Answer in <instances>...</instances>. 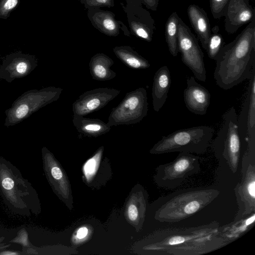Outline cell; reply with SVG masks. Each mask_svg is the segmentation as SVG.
Segmentation results:
<instances>
[{"instance_id":"277c9868","label":"cell","mask_w":255,"mask_h":255,"mask_svg":"<svg viewBox=\"0 0 255 255\" xmlns=\"http://www.w3.org/2000/svg\"><path fill=\"white\" fill-rule=\"evenodd\" d=\"M0 194L7 207L22 216L36 215L38 199L31 184L10 162L0 157Z\"/></svg>"},{"instance_id":"ac0fdd59","label":"cell","mask_w":255,"mask_h":255,"mask_svg":"<svg viewBox=\"0 0 255 255\" xmlns=\"http://www.w3.org/2000/svg\"><path fill=\"white\" fill-rule=\"evenodd\" d=\"M171 83L170 71L167 66H162L153 77L152 98L153 110L159 112L166 101Z\"/></svg>"},{"instance_id":"4fadbf2b","label":"cell","mask_w":255,"mask_h":255,"mask_svg":"<svg viewBox=\"0 0 255 255\" xmlns=\"http://www.w3.org/2000/svg\"><path fill=\"white\" fill-rule=\"evenodd\" d=\"M121 91L109 88H99L80 95L72 105L74 116H85L105 107Z\"/></svg>"},{"instance_id":"f1b7e54d","label":"cell","mask_w":255,"mask_h":255,"mask_svg":"<svg viewBox=\"0 0 255 255\" xmlns=\"http://www.w3.org/2000/svg\"><path fill=\"white\" fill-rule=\"evenodd\" d=\"M48 170L50 172L52 177L56 180H60L63 177L62 172L57 166L52 165L50 168L48 167Z\"/></svg>"},{"instance_id":"d6986e66","label":"cell","mask_w":255,"mask_h":255,"mask_svg":"<svg viewBox=\"0 0 255 255\" xmlns=\"http://www.w3.org/2000/svg\"><path fill=\"white\" fill-rule=\"evenodd\" d=\"M114 63L112 59L104 53H98L92 56L89 66L93 79L104 81L114 78L117 74L111 69Z\"/></svg>"},{"instance_id":"8992f818","label":"cell","mask_w":255,"mask_h":255,"mask_svg":"<svg viewBox=\"0 0 255 255\" xmlns=\"http://www.w3.org/2000/svg\"><path fill=\"white\" fill-rule=\"evenodd\" d=\"M238 117L234 107L224 113L222 125L212 143L216 158H223L226 161L233 173L238 171L241 154Z\"/></svg>"},{"instance_id":"8d00e7d4","label":"cell","mask_w":255,"mask_h":255,"mask_svg":"<svg viewBox=\"0 0 255 255\" xmlns=\"http://www.w3.org/2000/svg\"><path fill=\"white\" fill-rule=\"evenodd\" d=\"M4 239V237H0V243Z\"/></svg>"},{"instance_id":"9c48e42d","label":"cell","mask_w":255,"mask_h":255,"mask_svg":"<svg viewBox=\"0 0 255 255\" xmlns=\"http://www.w3.org/2000/svg\"><path fill=\"white\" fill-rule=\"evenodd\" d=\"M241 172V179L234 189L238 207L234 220L255 213V156L244 152Z\"/></svg>"},{"instance_id":"e0dca14e","label":"cell","mask_w":255,"mask_h":255,"mask_svg":"<svg viewBox=\"0 0 255 255\" xmlns=\"http://www.w3.org/2000/svg\"><path fill=\"white\" fill-rule=\"evenodd\" d=\"M187 14L202 46L206 50L211 35V26L206 12L198 5L191 4L188 6Z\"/></svg>"},{"instance_id":"7402d4cb","label":"cell","mask_w":255,"mask_h":255,"mask_svg":"<svg viewBox=\"0 0 255 255\" xmlns=\"http://www.w3.org/2000/svg\"><path fill=\"white\" fill-rule=\"evenodd\" d=\"M113 52L117 57L128 67L137 70L150 67L149 62L129 46H116Z\"/></svg>"},{"instance_id":"484cf974","label":"cell","mask_w":255,"mask_h":255,"mask_svg":"<svg viewBox=\"0 0 255 255\" xmlns=\"http://www.w3.org/2000/svg\"><path fill=\"white\" fill-rule=\"evenodd\" d=\"M19 2L20 0H0V18L7 19Z\"/></svg>"},{"instance_id":"5bb4252c","label":"cell","mask_w":255,"mask_h":255,"mask_svg":"<svg viewBox=\"0 0 255 255\" xmlns=\"http://www.w3.org/2000/svg\"><path fill=\"white\" fill-rule=\"evenodd\" d=\"M223 16L226 31L234 34L255 18V10L249 0H229Z\"/></svg>"},{"instance_id":"8fae6325","label":"cell","mask_w":255,"mask_h":255,"mask_svg":"<svg viewBox=\"0 0 255 255\" xmlns=\"http://www.w3.org/2000/svg\"><path fill=\"white\" fill-rule=\"evenodd\" d=\"M249 79L247 95L238 117V127L241 142L247 145L245 152L255 155V68Z\"/></svg>"},{"instance_id":"6da1fadb","label":"cell","mask_w":255,"mask_h":255,"mask_svg":"<svg viewBox=\"0 0 255 255\" xmlns=\"http://www.w3.org/2000/svg\"><path fill=\"white\" fill-rule=\"evenodd\" d=\"M219 223L192 227L166 228L156 231L142 249L158 255H201L229 242L219 232Z\"/></svg>"},{"instance_id":"d590c367","label":"cell","mask_w":255,"mask_h":255,"mask_svg":"<svg viewBox=\"0 0 255 255\" xmlns=\"http://www.w3.org/2000/svg\"><path fill=\"white\" fill-rule=\"evenodd\" d=\"M23 254L22 253H20L17 251L13 250H1L0 251V255H21Z\"/></svg>"},{"instance_id":"4dcf8cb0","label":"cell","mask_w":255,"mask_h":255,"mask_svg":"<svg viewBox=\"0 0 255 255\" xmlns=\"http://www.w3.org/2000/svg\"><path fill=\"white\" fill-rule=\"evenodd\" d=\"M159 0H140L145 7L152 11H156Z\"/></svg>"},{"instance_id":"30bf717a","label":"cell","mask_w":255,"mask_h":255,"mask_svg":"<svg viewBox=\"0 0 255 255\" xmlns=\"http://www.w3.org/2000/svg\"><path fill=\"white\" fill-rule=\"evenodd\" d=\"M178 47L182 62L191 70L196 78L205 82L206 71L204 53L195 35L180 17L178 25Z\"/></svg>"},{"instance_id":"1f68e13d","label":"cell","mask_w":255,"mask_h":255,"mask_svg":"<svg viewBox=\"0 0 255 255\" xmlns=\"http://www.w3.org/2000/svg\"><path fill=\"white\" fill-rule=\"evenodd\" d=\"M28 112V107L26 105H21L16 110L15 116L18 119L24 118Z\"/></svg>"},{"instance_id":"d6a6232c","label":"cell","mask_w":255,"mask_h":255,"mask_svg":"<svg viewBox=\"0 0 255 255\" xmlns=\"http://www.w3.org/2000/svg\"><path fill=\"white\" fill-rule=\"evenodd\" d=\"M95 168V158L89 159L85 165V171L88 173H92Z\"/></svg>"},{"instance_id":"836d02e7","label":"cell","mask_w":255,"mask_h":255,"mask_svg":"<svg viewBox=\"0 0 255 255\" xmlns=\"http://www.w3.org/2000/svg\"><path fill=\"white\" fill-rule=\"evenodd\" d=\"M27 69V64L24 62H21L18 63L16 67V71L18 73L23 74Z\"/></svg>"},{"instance_id":"52a82bcc","label":"cell","mask_w":255,"mask_h":255,"mask_svg":"<svg viewBox=\"0 0 255 255\" xmlns=\"http://www.w3.org/2000/svg\"><path fill=\"white\" fill-rule=\"evenodd\" d=\"M199 159L194 154L179 152L173 161L157 167L154 175L156 184L166 189L177 188L188 177L199 172Z\"/></svg>"},{"instance_id":"3957f363","label":"cell","mask_w":255,"mask_h":255,"mask_svg":"<svg viewBox=\"0 0 255 255\" xmlns=\"http://www.w3.org/2000/svg\"><path fill=\"white\" fill-rule=\"evenodd\" d=\"M219 195L220 191L213 187L176 191L158 199L155 218L161 223L178 222L202 210Z\"/></svg>"},{"instance_id":"5b68a950","label":"cell","mask_w":255,"mask_h":255,"mask_svg":"<svg viewBox=\"0 0 255 255\" xmlns=\"http://www.w3.org/2000/svg\"><path fill=\"white\" fill-rule=\"evenodd\" d=\"M214 129L208 126H200L178 129L162 137L150 150L159 154L179 152L202 154L210 144Z\"/></svg>"},{"instance_id":"e575fe53","label":"cell","mask_w":255,"mask_h":255,"mask_svg":"<svg viewBox=\"0 0 255 255\" xmlns=\"http://www.w3.org/2000/svg\"><path fill=\"white\" fill-rule=\"evenodd\" d=\"M88 234V229L86 227L80 228L77 232V237L79 239L85 238Z\"/></svg>"},{"instance_id":"2e32d148","label":"cell","mask_w":255,"mask_h":255,"mask_svg":"<svg viewBox=\"0 0 255 255\" xmlns=\"http://www.w3.org/2000/svg\"><path fill=\"white\" fill-rule=\"evenodd\" d=\"M87 16L92 25L101 33L109 36H117L120 29L126 31L122 21L115 18V14L112 11L100 8L88 9Z\"/></svg>"},{"instance_id":"f546056e","label":"cell","mask_w":255,"mask_h":255,"mask_svg":"<svg viewBox=\"0 0 255 255\" xmlns=\"http://www.w3.org/2000/svg\"><path fill=\"white\" fill-rule=\"evenodd\" d=\"M128 216L129 219L132 221H135L138 217V210L137 207L134 204H131L128 207Z\"/></svg>"},{"instance_id":"7c38bea8","label":"cell","mask_w":255,"mask_h":255,"mask_svg":"<svg viewBox=\"0 0 255 255\" xmlns=\"http://www.w3.org/2000/svg\"><path fill=\"white\" fill-rule=\"evenodd\" d=\"M131 33L147 42H151L155 29V21L143 7L140 0H125L121 3Z\"/></svg>"},{"instance_id":"ffe728a7","label":"cell","mask_w":255,"mask_h":255,"mask_svg":"<svg viewBox=\"0 0 255 255\" xmlns=\"http://www.w3.org/2000/svg\"><path fill=\"white\" fill-rule=\"evenodd\" d=\"M72 122L77 131L88 136H98L106 133L111 129L107 123L98 119L73 115Z\"/></svg>"},{"instance_id":"9a60e30c","label":"cell","mask_w":255,"mask_h":255,"mask_svg":"<svg viewBox=\"0 0 255 255\" xmlns=\"http://www.w3.org/2000/svg\"><path fill=\"white\" fill-rule=\"evenodd\" d=\"M187 87L183 92L186 108L192 113L199 115L206 114L210 103L209 91L197 83L194 76L187 78Z\"/></svg>"},{"instance_id":"d4e9b609","label":"cell","mask_w":255,"mask_h":255,"mask_svg":"<svg viewBox=\"0 0 255 255\" xmlns=\"http://www.w3.org/2000/svg\"><path fill=\"white\" fill-rule=\"evenodd\" d=\"M9 242L21 245L23 247V251L24 252L28 251L27 254H33L32 251H35L34 246L30 244L28 240V233L24 228L19 231L17 236Z\"/></svg>"},{"instance_id":"603a6c76","label":"cell","mask_w":255,"mask_h":255,"mask_svg":"<svg viewBox=\"0 0 255 255\" xmlns=\"http://www.w3.org/2000/svg\"><path fill=\"white\" fill-rule=\"evenodd\" d=\"M180 17L176 11L173 12L168 18L165 25V40L170 53L173 56L177 55L178 32Z\"/></svg>"},{"instance_id":"cb8c5ba5","label":"cell","mask_w":255,"mask_h":255,"mask_svg":"<svg viewBox=\"0 0 255 255\" xmlns=\"http://www.w3.org/2000/svg\"><path fill=\"white\" fill-rule=\"evenodd\" d=\"M224 45V41L222 34L219 32V27L218 25H215L211 28V35L206 50L208 57L216 60Z\"/></svg>"},{"instance_id":"44dd1931","label":"cell","mask_w":255,"mask_h":255,"mask_svg":"<svg viewBox=\"0 0 255 255\" xmlns=\"http://www.w3.org/2000/svg\"><path fill=\"white\" fill-rule=\"evenodd\" d=\"M255 213L234 220L232 222L222 227L220 226L221 235L230 243L235 241L250 230L255 224Z\"/></svg>"},{"instance_id":"4316f807","label":"cell","mask_w":255,"mask_h":255,"mask_svg":"<svg viewBox=\"0 0 255 255\" xmlns=\"http://www.w3.org/2000/svg\"><path fill=\"white\" fill-rule=\"evenodd\" d=\"M228 1L229 0H210V10L214 18L218 19L223 16Z\"/></svg>"},{"instance_id":"7a4b0ae2","label":"cell","mask_w":255,"mask_h":255,"mask_svg":"<svg viewBox=\"0 0 255 255\" xmlns=\"http://www.w3.org/2000/svg\"><path fill=\"white\" fill-rule=\"evenodd\" d=\"M215 61L214 78L222 89L229 90L250 78L255 68V18L222 47Z\"/></svg>"},{"instance_id":"83f0119b","label":"cell","mask_w":255,"mask_h":255,"mask_svg":"<svg viewBox=\"0 0 255 255\" xmlns=\"http://www.w3.org/2000/svg\"><path fill=\"white\" fill-rule=\"evenodd\" d=\"M86 9L101 8L103 7H113L114 0H79Z\"/></svg>"},{"instance_id":"ba28073f","label":"cell","mask_w":255,"mask_h":255,"mask_svg":"<svg viewBox=\"0 0 255 255\" xmlns=\"http://www.w3.org/2000/svg\"><path fill=\"white\" fill-rule=\"evenodd\" d=\"M148 110L146 89L138 88L127 93L120 103L113 108L107 124L110 127L137 124L146 116Z\"/></svg>"}]
</instances>
